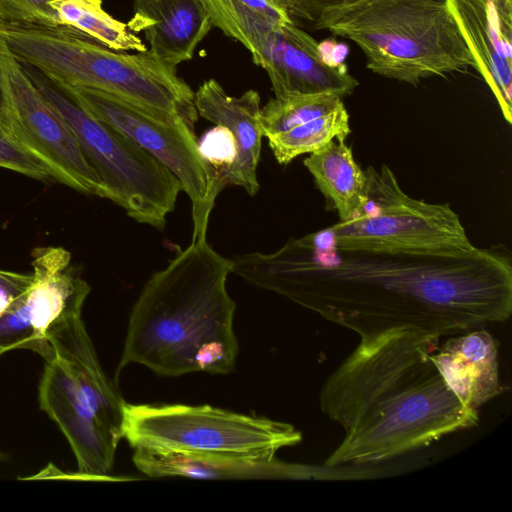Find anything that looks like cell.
I'll return each instance as SVG.
<instances>
[{"mask_svg":"<svg viewBox=\"0 0 512 512\" xmlns=\"http://www.w3.org/2000/svg\"><path fill=\"white\" fill-rule=\"evenodd\" d=\"M0 167L44 181L51 179L45 167L10 140L0 129Z\"/></svg>","mask_w":512,"mask_h":512,"instance_id":"obj_27","label":"cell"},{"mask_svg":"<svg viewBox=\"0 0 512 512\" xmlns=\"http://www.w3.org/2000/svg\"><path fill=\"white\" fill-rule=\"evenodd\" d=\"M31 256L29 288L0 315V355L29 349L47 361L55 356L47 339L49 327L82 312L91 288L72 265L65 248L36 247Z\"/></svg>","mask_w":512,"mask_h":512,"instance_id":"obj_11","label":"cell"},{"mask_svg":"<svg viewBox=\"0 0 512 512\" xmlns=\"http://www.w3.org/2000/svg\"><path fill=\"white\" fill-rule=\"evenodd\" d=\"M5 20L0 16V120L2 115V105H3V99H2V89L4 84V57L6 53L9 51L4 37H3V29L5 26Z\"/></svg>","mask_w":512,"mask_h":512,"instance_id":"obj_32","label":"cell"},{"mask_svg":"<svg viewBox=\"0 0 512 512\" xmlns=\"http://www.w3.org/2000/svg\"><path fill=\"white\" fill-rule=\"evenodd\" d=\"M476 62V70L493 92L502 115L512 123V46L502 36L487 0H444Z\"/></svg>","mask_w":512,"mask_h":512,"instance_id":"obj_19","label":"cell"},{"mask_svg":"<svg viewBox=\"0 0 512 512\" xmlns=\"http://www.w3.org/2000/svg\"><path fill=\"white\" fill-rule=\"evenodd\" d=\"M342 97L335 93L291 95L270 99L260 114L264 137H269L343 106Z\"/></svg>","mask_w":512,"mask_h":512,"instance_id":"obj_23","label":"cell"},{"mask_svg":"<svg viewBox=\"0 0 512 512\" xmlns=\"http://www.w3.org/2000/svg\"><path fill=\"white\" fill-rule=\"evenodd\" d=\"M212 25L241 43L246 33L260 21H291L272 0H202Z\"/></svg>","mask_w":512,"mask_h":512,"instance_id":"obj_24","label":"cell"},{"mask_svg":"<svg viewBox=\"0 0 512 512\" xmlns=\"http://www.w3.org/2000/svg\"><path fill=\"white\" fill-rule=\"evenodd\" d=\"M314 29L352 40L371 71L413 85L422 78L476 69L444 0H362L325 11Z\"/></svg>","mask_w":512,"mask_h":512,"instance_id":"obj_5","label":"cell"},{"mask_svg":"<svg viewBox=\"0 0 512 512\" xmlns=\"http://www.w3.org/2000/svg\"><path fill=\"white\" fill-rule=\"evenodd\" d=\"M50 6L57 13L61 26L76 30L111 50L147 51L127 24L104 10L102 0H53Z\"/></svg>","mask_w":512,"mask_h":512,"instance_id":"obj_21","label":"cell"},{"mask_svg":"<svg viewBox=\"0 0 512 512\" xmlns=\"http://www.w3.org/2000/svg\"><path fill=\"white\" fill-rule=\"evenodd\" d=\"M39 406L60 428L86 480L114 481L110 475L118 444L113 442L81 405L74 380L55 355L45 361L38 388Z\"/></svg>","mask_w":512,"mask_h":512,"instance_id":"obj_13","label":"cell"},{"mask_svg":"<svg viewBox=\"0 0 512 512\" xmlns=\"http://www.w3.org/2000/svg\"><path fill=\"white\" fill-rule=\"evenodd\" d=\"M345 139H334L303 161L319 190L334 206L340 221L351 219L365 202L366 174Z\"/></svg>","mask_w":512,"mask_h":512,"instance_id":"obj_20","label":"cell"},{"mask_svg":"<svg viewBox=\"0 0 512 512\" xmlns=\"http://www.w3.org/2000/svg\"><path fill=\"white\" fill-rule=\"evenodd\" d=\"M289 17L305 19L314 23L327 10L345 7L362 0H272Z\"/></svg>","mask_w":512,"mask_h":512,"instance_id":"obj_28","label":"cell"},{"mask_svg":"<svg viewBox=\"0 0 512 512\" xmlns=\"http://www.w3.org/2000/svg\"><path fill=\"white\" fill-rule=\"evenodd\" d=\"M47 339L55 355L66 365L74 380L83 408L115 443L123 438L125 401L116 384L102 369L82 312L52 324Z\"/></svg>","mask_w":512,"mask_h":512,"instance_id":"obj_14","label":"cell"},{"mask_svg":"<svg viewBox=\"0 0 512 512\" xmlns=\"http://www.w3.org/2000/svg\"><path fill=\"white\" fill-rule=\"evenodd\" d=\"M132 460L149 477L195 479H302L313 472L303 465L274 458H245L184 453L153 448H133Z\"/></svg>","mask_w":512,"mask_h":512,"instance_id":"obj_17","label":"cell"},{"mask_svg":"<svg viewBox=\"0 0 512 512\" xmlns=\"http://www.w3.org/2000/svg\"><path fill=\"white\" fill-rule=\"evenodd\" d=\"M4 75L1 131L36 158L50 178L81 193L106 198L75 134L10 51L4 57Z\"/></svg>","mask_w":512,"mask_h":512,"instance_id":"obj_10","label":"cell"},{"mask_svg":"<svg viewBox=\"0 0 512 512\" xmlns=\"http://www.w3.org/2000/svg\"><path fill=\"white\" fill-rule=\"evenodd\" d=\"M53 0H0V16L7 22L61 25Z\"/></svg>","mask_w":512,"mask_h":512,"instance_id":"obj_26","label":"cell"},{"mask_svg":"<svg viewBox=\"0 0 512 512\" xmlns=\"http://www.w3.org/2000/svg\"><path fill=\"white\" fill-rule=\"evenodd\" d=\"M32 274H23L0 269V315L30 286Z\"/></svg>","mask_w":512,"mask_h":512,"instance_id":"obj_29","label":"cell"},{"mask_svg":"<svg viewBox=\"0 0 512 512\" xmlns=\"http://www.w3.org/2000/svg\"><path fill=\"white\" fill-rule=\"evenodd\" d=\"M63 87L92 115L129 137L177 177L191 201V242L206 239L209 217L222 190L215 170L199 150L194 131L164 122L111 94L91 88Z\"/></svg>","mask_w":512,"mask_h":512,"instance_id":"obj_9","label":"cell"},{"mask_svg":"<svg viewBox=\"0 0 512 512\" xmlns=\"http://www.w3.org/2000/svg\"><path fill=\"white\" fill-rule=\"evenodd\" d=\"M231 273L286 297L360 338L394 328L440 337L512 312L510 257L497 248L453 251L342 248L317 232L272 253L230 259Z\"/></svg>","mask_w":512,"mask_h":512,"instance_id":"obj_1","label":"cell"},{"mask_svg":"<svg viewBox=\"0 0 512 512\" xmlns=\"http://www.w3.org/2000/svg\"><path fill=\"white\" fill-rule=\"evenodd\" d=\"M496 16L502 36L512 40V0H487Z\"/></svg>","mask_w":512,"mask_h":512,"instance_id":"obj_30","label":"cell"},{"mask_svg":"<svg viewBox=\"0 0 512 512\" xmlns=\"http://www.w3.org/2000/svg\"><path fill=\"white\" fill-rule=\"evenodd\" d=\"M349 133V115L343 105L328 114L267 138L277 162L286 165L302 154L319 150L334 139H346Z\"/></svg>","mask_w":512,"mask_h":512,"instance_id":"obj_22","label":"cell"},{"mask_svg":"<svg viewBox=\"0 0 512 512\" xmlns=\"http://www.w3.org/2000/svg\"><path fill=\"white\" fill-rule=\"evenodd\" d=\"M496 339L485 329L452 335L433 352L432 360L451 391L478 409L502 391Z\"/></svg>","mask_w":512,"mask_h":512,"instance_id":"obj_18","label":"cell"},{"mask_svg":"<svg viewBox=\"0 0 512 512\" xmlns=\"http://www.w3.org/2000/svg\"><path fill=\"white\" fill-rule=\"evenodd\" d=\"M198 145L203 158L215 170L219 184V176L233 164L237 155L232 132L225 126L216 125L203 136Z\"/></svg>","mask_w":512,"mask_h":512,"instance_id":"obj_25","label":"cell"},{"mask_svg":"<svg viewBox=\"0 0 512 512\" xmlns=\"http://www.w3.org/2000/svg\"><path fill=\"white\" fill-rule=\"evenodd\" d=\"M5 43L22 64L60 85L96 89L123 99L152 116L194 131V92L148 50L124 54L66 26L5 22Z\"/></svg>","mask_w":512,"mask_h":512,"instance_id":"obj_4","label":"cell"},{"mask_svg":"<svg viewBox=\"0 0 512 512\" xmlns=\"http://www.w3.org/2000/svg\"><path fill=\"white\" fill-rule=\"evenodd\" d=\"M20 64L75 134L106 198L133 220L163 228L182 190L177 177L129 137L92 115L59 83L31 65Z\"/></svg>","mask_w":512,"mask_h":512,"instance_id":"obj_6","label":"cell"},{"mask_svg":"<svg viewBox=\"0 0 512 512\" xmlns=\"http://www.w3.org/2000/svg\"><path fill=\"white\" fill-rule=\"evenodd\" d=\"M440 338L407 327L360 338L320 389L322 413L345 432L327 468L389 460L478 424L432 360Z\"/></svg>","mask_w":512,"mask_h":512,"instance_id":"obj_2","label":"cell"},{"mask_svg":"<svg viewBox=\"0 0 512 512\" xmlns=\"http://www.w3.org/2000/svg\"><path fill=\"white\" fill-rule=\"evenodd\" d=\"M231 261L201 239L154 273L135 301L119 372L131 363L160 376L228 374L236 365V304L226 282Z\"/></svg>","mask_w":512,"mask_h":512,"instance_id":"obj_3","label":"cell"},{"mask_svg":"<svg viewBox=\"0 0 512 512\" xmlns=\"http://www.w3.org/2000/svg\"><path fill=\"white\" fill-rule=\"evenodd\" d=\"M194 104L200 116L225 126L235 138L237 155L219 176L220 188L236 185L254 196L260 188L256 172L263 137L258 92L248 90L240 97H232L215 79H209L194 93Z\"/></svg>","mask_w":512,"mask_h":512,"instance_id":"obj_15","label":"cell"},{"mask_svg":"<svg viewBox=\"0 0 512 512\" xmlns=\"http://www.w3.org/2000/svg\"><path fill=\"white\" fill-rule=\"evenodd\" d=\"M365 202L349 220L317 231L342 248L453 251L474 247L449 204L408 196L391 169L368 167Z\"/></svg>","mask_w":512,"mask_h":512,"instance_id":"obj_8","label":"cell"},{"mask_svg":"<svg viewBox=\"0 0 512 512\" xmlns=\"http://www.w3.org/2000/svg\"><path fill=\"white\" fill-rule=\"evenodd\" d=\"M123 438L132 448L274 458L301 442L293 425L210 405H124Z\"/></svg>","mask_w":512,"mask_h":512,"instance_id":"obj_7","label":"cell"},{"mask_svg":"<svg viewBox=\"0 0 512 512\" xmlns=\"http://www.w3.org/2000/svg\"><path fill=\"white\" fill-rule=\"evenodd\" d=\"M319 49L324 61L330 66H338L344 63L348 53V48L345 44H338L328 39L319 44Z\"/></svg>","mask_w":512,"mask_h":512,"instance_id":"obj_31","label":"cell"},{"mask_svg":"<svg viewBox=\"0 0 512 512\" xmlns=\"http://www.w3.org/2000/svg\"><path fill=\"white\" fill-rule=\"evenodd\" d=\"M249 52L267 72L277 98L321 93L343 98L359 85L345 63L327 64L319 43L293 20L269 28Z\"/></svg>","mask_w":512,"mask_h":512,"instance_id":"obj_12","label":"cell"},{"mask_svg":"<svg viewBox=\"0 0 512 512\" xmlns=\"http://www.w3.org/2000/svg\"><path fill=\"white\" fill-rule=\"evenodd\" d=\"M127 26L144 33L153 57L175 68L193 57L213 27L202 0H133Z\"/></svg>","mask_w":512,"mask_h":512,"instance_id":"obj_16","label":"cell"},{"mask_svg":"<svg viewBox=\"0 0 512 512\" xmlns=\"http://www.w3.org/2000/svg\"><path fill=\"white\" fill-rule=\"evenodd\" d=\"M4 459V454L0 452V460Z\"/></svg>","mask_w":512,"mask_h":512,"instance_id":"obj_33","label":"cell"}]
</instances>
